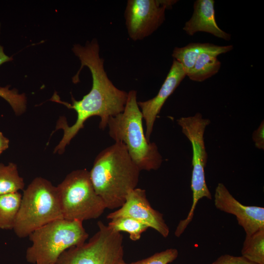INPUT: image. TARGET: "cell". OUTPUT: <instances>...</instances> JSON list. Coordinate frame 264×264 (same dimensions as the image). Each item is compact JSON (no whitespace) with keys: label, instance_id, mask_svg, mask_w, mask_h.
I'll list each match as a JSON object with an SVG mask.
<instances>
[{"label":"cell","instance_id":"1","mask_svg":"<svg viewBox=\"0 0 264 264\" xmlns=\"http://www.w3.org/2000/svg\"><path fill=\"white\" fill-rule=\"evenodd\" d=\"M99 45L96 39L88 41L84 46L73 45L72 50L81 62V67L72 78L75 82L79 81V75L84 66L89 69L92 78L90 91L79 101L71 97L72 104L62 101L55 92L50 100L61 103L77 113L75 123L69 126L64 117L58 120L56 130L64 131L63 138L54 150V153H63L66 146L84 128V124L89 118L94 116L100 119L99 128L105 129L109 118L122 112L125 108L128 92L116 88L110 80L105 70L104 60L99 55Z\"/></svg>","mask_w":264,"mask_h":264},{"label":"cell","instance_id":"2","mask_svg":"<svg viewBox=\"0 0 264 264\" xmlns=\"http://www.w3.org/2000/svg\"><path fill=\"white\" fill-rule=\"evenodd\" d=\"M140 171L126 146L115 142L96 156L89 175L106 208L114 209L121 207L128 192L136 188Z\"/></svg>","mask_w":264,"mask_h":264},{"label":"cell","instance_id":"3","mask_svg":"<svg viewBox=\"0 0 264 264\" xmlns=\"http://www.w3.org/2000/svg\"><path fill=\"white\" fill-rule=\"evenodd\" d=\"M143 115L137 101V91L128 92L124 110L109 118L107 123L109 135L122 143L131 158L140 171L156 170L162 163V157L156 144L149 141L143 127Z\"/></svg>","mask_w":264,"mask_h":264},{"label":"cell","instance_id":"4","mask_svg":"<svg viewBox=\"0 0 264 264\" xmlns=\"http://www.w3.org/2000/svg\"><path fill=\"white\" fill-rule=\"evenodd\" d=\"M63 218L59 193L55 186L41 177L34 178L23 191L13 231L20 238Z\"/></svg>","mask_w":264,"mask_h":264},{"label":"cell","instance_id":"5","mask_svg":"<svg viewBox=\"0 0 264 264\" xmlns=\"http://www.w3.org/2000/svg\"><path fill=\"white\" fill-rule=\"evenodd\" d=\"M88 237L83 222L55 220L29 235L31 245L26 249V260L32 264H56L64 252L84 243Z\"/></svg>","mask_w":264,"mask_h":264},{"label":"cell","instance_id":"6","mask_svg":"<svg viewBox=\"0 0 264 264\" xmlns=\"http://www.w3.org/2000/svg\"><path fill=\"white\" fill-rule=\"evenodd\" d=\"M57 187L65 219L81 222L96 219L106 209L94 189L89 172L86 169L71 172Z\"/></svg>","mask_w":264,"mask_h":264},{"label":"cell","instance_id":"7","mask_svg":"<svg viewBox=\"0 0 264 264\" xmlns=\"http://www.w3.org/2000/svg\"><path fill=\"white\" fill-rule=\"evenodd\" d=\"M177 122L181 128L182 133L191 142L193 150L191 185L193 202L187 217L178 224L179 229L185 230L193 220L198 201L203 198H212L206 183L204 171L208 154L204 134L206 127L211 122L209 119L203 118L200 113L197 112L193 116L180 117L177 120Z\"/></svg>","mask_w":264,"mask_h":264},{"label":"cell","instance_id":"8","mask_svg":"<svg viewBox=\"0 0 264 264\" xmlns=\"http://www.w3.org/2000/svg\"><path fill=\"white\" fill-rule=\"evenodd\" d=\"M98 231L88 242L64 252L56 264H119L124 260L123 236L105 225L97 223Z\"/></svg>","mask_w":264,"mask_h":264},{"label":"cell","instance_id":"9","mask_svg":"<svg viewBox=\"0 0 264 264\" xmlns=\"http://www.w3.org/2000/svg\"><path fill=\"white\" fill-rule=\"evenodd\" d=\"M177 0H128L124 17L128 35L133 41L150 36L164 22L165 11Z\"/></svg>","mask_w":264,"mask_h":264},{"label":"cell","instance_id":"10","mask_svg":"<svg viewBox=\"0 0 264 264\" xmlns=\"http://www.w3.org/2000/svg\"><path fill=\"white\" fill-rule=\"evenodd\" d=\"M129 217L136 220L157 231L164 238L168 237L169 228L162 214L153 209L146 197V191L136 188L127 194L123 205L109 214L107 218Z\"/></svg>","mask_w":264,"mask_h":264},{"label":"cell","instance_id":"11","mask_svg":"<svg viewBox=\"0 0 264 264\" xmlns=\"http://www.w3.org/2000/svg\"><path fill=\"white\" fill-rule=\"evenodd\" d=\"M214 203L218 209L236 217L238 224L243 228L246 235L264 228V208L243 205L222 183H218L216 188Z\"/></svg>","mask_w":264,"mask_h":264},{"label":"cell","instance_id":"12","mask_svg":"<svg viewBox=\"0 0 264 264\" xmlns=\"http://www.w3.org/2000/svg\"><path fill=\"white\" fill-rule=\"evenodd\" d=\"M186 76L182 65L174 59L167 77L156 95L151 99L138 102L145 122V136L149 141H150L154 122L162 106Z\"/></svg>","mask_w":264,"mask_h":264},{"label":"cell","instance_id":"13","mask_svg":"<svg viewBox=\"0 0 264 264\" xmlns=\"http://www.w3.org/2000/svg\"><path fill=\"white\" fill-rule=\"evenodd\" d=\"M213 0H197L194 4V12L191 18L183 28L190 36L198 32H204L215 37L229 41L231 35L221 29L216 21Z\"/></svg>","mask_w":264,"mask_h":264},{"label":"cell","instance_id":"14","mask_svg":"<svg viewBox=\"0 0 264 264\" xmlns=\"http://www.w3.org/2000/svg\"><path fill=\"white\" fill-rule=\"evenodd\" d=\"M233 49L232 45H218L210 43H192L182 47H175L172 56L182 65L187 75L202 53H211L218 56Z\"/></svg>","mask_w":264,"mask_h":264},{"label":"cell","instance_id":"15","mask_svg":"<svg viewBox=\"0 0 264 264\" xmlns=\"http://www.w3.org/2000/svg\"><path fill=\"white\" fill-rule=\"evenodd\" d=\"M217 56L211 53H202L186 76L192 81L200 82L216 74L221 66V63Z\"/></svg>","mask_w":264,"mask_h":264},{"label":"cell","instance_id":"16","mask_svg":"<svg viewBox=\"0 0 264 264\" xmlns=\"http://www.w3.org/2000/svg\"><path fill=\"white\" fill-rule=\"evenodd\" d=\"M22 198L19 192L0 195V229L13 230Z\"/></svg>","mask_w":264,"mask_h":264},{"label":"cell","instance_id":"17","mask_svg":"<svg viewBox=\"0 0 264 264\" xmlns=\"http://www.w3.org/2000/svg\"><path fill=\"white\" fill-rule=\"evenodd\" d=\"M242 256L256 264H264V228L246 235Z\"/></svg>","mask_w":264,"mask_h":264},{"label":"cell","instance_id":"18","mask_svg":"<svg viewBox=\"0 0 264 264\" xmlns=\"http://www.w3.org/2000/svg\"><path fill=\"white\" fill-rule=\"evenodd\" d=\"M24 186L23 179L19 176L15 164L9 163L5 166L0 163V195L18 192Z\"/></svg>","mask_w":264,"mask_h":264},{"label":"cell","instance_id":"19","mask_svg":"<svg viewBox=\"0 0 264 264\" xmlns=\"http://www.w3.org/2000/svg\"><path fill=\"white\" fill-rule=\"evenodd\" d=\"M108 225L115 231L126 232L133 241L139 240L142 233L149 227L146 224L129 217H118L111 220Z\"/></svg>","mask_w":264,"mask_h":264},{"label":"cell","instance_id":"20","mask_svg":"<svg viewBox=\"0 0 264 264\" xmlns=\"http://www.w3.org/2000/svg\"><path fill=\"white\" fill-rule=\"evenodd\" d=\"M12 60L11 57L6 55L3 48L0 47V65L5 62ZM10 86L0 87V97L5 100L11 106L16 115H20L24 112L26 109V99L25 94H19L16 88L9 89Z\"/></svg>","mask_w":264,"mask_h":264},{"label":"cell","instance_id":"21","mask_svg":"<svg viewBox=\"0 0 264 264\" xmlns=\"http://www.w3.org/2000/svg\"><path fill=\"white\" fill-rule=\"evenodd\" d=\"M178 254L177 249L170 248L138 261L127 263L123 260L119 264H169L177 258Z\"/></svg>","mask_w":264,"mask_h":264},{"label":"cell","instance_id":"22","mask_svg":"<svg viewBox=\"0 0 264 264\" xmlns=\"http://www.w3.org/2000/svg\"><path fill=\"white\" fill-rule=\"evenodd\" d=\"M211 264H256L242 256H234L229 254L220 256Z\"/></svg>","mask_w":264,"mask_h":264},{"label":"cell","instance_id":"23","mask_svg":"<svg viewBox=\"0 0 264 264\" xmlns=\"http://www.w3.org/2000/svg\"><path fill=\"white\" fill-rule=\"evenodd\" d=\"M252 139L255 147L261 150L264 149V121L263 120L258 128L252 134Z\"/></svg>","mask_w":264,"mask_h":264},{"label":"cell","instance_id":"24","mask_svg":"<svg viewBox=\"0 0 264 264\" xmlns=\"http://www.w3.org/2000/svg\"><path fill=\"white\" fill-rule=\"evenodd\" d=\"M9 143V139L0 132V154L8 148Z\"/></svg>","mask_w":264,"mask_h":264}]
</instances>
